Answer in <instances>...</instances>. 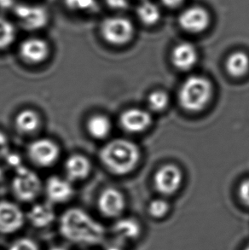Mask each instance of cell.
Segmentation results:
<instances>
[{
  "mask_svg": "<svg viewBox=\"0 0 249 250\" xmlns=\"http://www.w3.org/2000/svg\"><path fill=\"white\" fill-rule=\"evenodd\" d=\"M59 231L71 244L97 246L104 242L106 229L84 210L73 208L62 214Z\"/></svg>",
  "mask_w": 249,
  "mask_h": 250,
  "instance_id": "1",
  "label": "cell"
},
{
  "mask_svg": "<svg viewBox=\"0 0 249 250\" xmlns=\"http://www.w3.org/2000/svg\"><path fill=\"white\" fill-rule=\"evenodd\" d=\"M100 158L110 172L124 175L137 166L140 159V151L134 143L125 139H115L102 149Z\"/></svg>",
  "mask_w": 249,
  "mask_h": 250,
  "instance_id": "2",
  "label": "cell"
},
{
  "mask_svg": "<svg viewBox=\"0 0 249 250\" xmlns=\"http://www.w3.org/2000/svg\"><path fill=\"white\" fill-rule=\"evenodd\" d=\"M212 96V84L208 79L192 76L186 80L179 91V102L188 111L202 110Z\"/></svg>",
  "mask_w": 249,
  "mask_h": 250,
  "instance_id": "3",
  "label": "cell"
},
{
  "mask_svg": "<svg viewBox=\"0 0 249 250\" xmlns=\"http://www.w3.org/2000/svg\"><path fill=\"white\" fill-rule=\"evenodd\" d=\"M102 38L112 45H124L134 36L135 28L131 21L120 16L105 17L100 24Z\"/></svg>",
  "mask_w": 249,
  "mask_h": 250,
  "instance_id": "4",
  "label": "cell"
},
{
  "mask_svg": "<svg viewBox=\"0 0 249 250\" xmlns=\"http://www.w3.org/2000/svg\"><path fill=\"white\" fill-rule=\"evenodd\" d=\"M12 10L17 22L26 30H41L50 21L49 11L42 5L17 3Z\"/></svg>",
  "mask_w": 249,
  "mask_h": 250,
  "instance_id": "5",
  "label": "cell"
},
{
  "mask_svg": "<svg viewBox=\"0 0 249 250\" xmlns=\"http://www.w3.org/2000/svg\"><path fill=\"white\" fill-rule=\"evenodd\" d=\"M15 171L12 189L17 198L22 202L36 199L42 189V183L37 173L25 166Z\"/></svg>",
  "mask_w": 249,
  "mask_h": 250,
  "instance_id": "6",
  "label": "cell"
},
{
  "mask_svg": "<svg viewBox=\"0 0 249 250\" xmlns=\"http://www.w3.org/2000/svg\"><path fill=\"white\" fill-rule=\"evenodd\" d=\"M60 148L50 139H38L28 147L31 161L41 167L54 165L60 157Z\"/></svg>",
  "mask_w": 249,
  "mask_h": 250,
  "instance_id": "7",
  "label": "cell"
},
{
  "mask_svg": "<svg viewBox=\"0 0 249 250\" xmlns=\"http://www.w3.org/2000/svg\"><path fill=\"white\" fill-rule=\"evenodd\" d=\"M26 216L20 207L9 201L0 202V233H17L23 227Z\"/></svg>",
  "mask_w": 249,
  "mask_h": 250,
  "instance_id": "8",
  "label": "cell"
},
{
  "mask_svg": "<svg viewBox=\"0 0 249 250\" xmlns=\"http://www.w3.org/2000/svg\"><path fill=\"white\" fill-rule=\"evenodd\" d=\"M211 21L208 11L199 6L190 7L184 10L179 17V23L184 30L199 34L208 27Z\"/></svg>",
  "mask_w": 249,
  "mask_h": 250,
  "instance_id": "9",
  "label": "cell"
},
{
  "mask_svg": "<svg viewBox=\"0 0 249 250\" xmlns=\"http://www.w3.org/2000/svg\"><path fill=\"white\" fill-rule=\"evenodd\" d=\"M50 51L47 41L39 37L27 38L21 43L19 48L21 58L32 64H40L45 61Z\"/></svg>",
  "mask_w": 249,
  "mask_h": 250,
  "instance_id": "10",
  "label": "cell"
},
{
  "mask_svg": "<svg viewBox=\"0 0 249 250\" xmlns=\"http://www.w3.org/2000/svg\"><path fill=\"white\" fill-rule=\"evenodd\" d=\"M98 204L99 211L104 216L116 218L123 213L125 207V200L118 189L108 188L100 194Z\"/></svg>",
  "mask_w": 249,
  "mask_h": 250,
  "instance_id": "11",
  "label": "cell"
},
{
  "mask_svg": "<svg viewBox=\"0 0 249 250\" xmlns=\"http://www.w3.org/2000/svg\"><path fill=\"white\" fill-rule=\"evenodd\" d=\"M182 172L178 167L167 165L159 169L155 177V185L160 192L171 195L175 192L182 184Z\"/></svg>",
  "mask_w": 249,
  "mask_h": 250,
  "instance_id": "12",
  "label": "cell"
},
{
  "mask_svg": "<svg viewBox=\"0 0 249 250\" xmlns=\"http://www.w3.org/2000/svg\"><path fill=\"white\" fill-rule=\"evenodd\" d=\"M122 127L131 133L144 132L151 124V115L140 108H131L124 111L120 119Z\"/></svg>",
  "mask_w": 249,
  "mask_h": 250,
  "instance_id": "13",
  "label": "cell"
},
{
  "mask_svg": "<svg viewBox=\"0 0 249 250\" xmlns=\"http://www.w3.org/2000/svg\"><path fill=\"white\" fill-rule=\"evenodd\" d=\"M45 191L50 202L53 203H66L74 195V188L70 181L58 176L48 179Z\"/></svg>",
  "mask_w": 249,
  "mask_h": 250,
  "instance_id": "14",
  "label": "cell"
},
{
  "mask_svg": "<svg viewBox=\"0 0 249 250\" xmlns=\"http://www.w3.org/2000/svg\"><path fill=\"white\" fill-rule=\"evenodd\" d=\"M91 171V162L83 155L75 154L69 156L65 163V172L71 181L84 180Z\"/></svg>",
  "mask_w": 249,
  "mask_h": 250,
  "instance_id": "15",
  "label": "cell"
},
{
  "mask_svg": "<svg viewBox=\"0 0 249 250\" xmlns=\"http://www.w3.org/2000/svg\"><path fill=\"white\" fill-rule=\"evenodd\" d=\"M27 219L34 227L44 229L54 223L56 212L49 203H37L28 211Z\"/></svg>",
  "mask_w": 249,
  "mask_h": 250,
  "instance_id": "16",
  "label": "cell"
},
{
  "mask_svg": "<svg viewBox=\"0 0 249 250\" xmlns=\"http://www.w3.org/2000/svg\"><path fill=\"white\" fill-rule=\"evenodd\" d=\"M172 59L173 64L179 69L188 70L197 62V51L191 43L183 42L174 48Z\"/></svg>",
  "mask_w": 249,
  "mask_h": 250,
  "instance_id": "17",
  "label": "cell"
},
{
  "mask_svg": "<svg viewBox=\"0 0 249 250\" xmlns=\"http://www.w3.org/2000/svg\"><path fill=\"white\" fill-rule=\"evenodd\" d=\"M41 117L37 112L32 109L21 111L16 118V126L21 133L31 134L36 132L41 125Z\"/></svg>",
  "mask_w": 249,
  "mask_h": 250,
  "instance_id": "18",
  "label": "cell"
},
{
  "mask_svg": "<svg viewBox=\"0 0 249 250\" xmlns=\"http://www.w3.org/2000/svg\"><path fill=\"white\" fill-rule=\"evenodd\" d=\"M113 231L115 237L121 240H133L139 237L141 233V227L138 221L125 218L118 220L115 224Z\"/></svg>",
  "mask_w": 249,
  "mask_h": 250,
  "instance_id": "19",
  "label": "cell"
},
{
  "mask_svg": "<svg viewBox=\"0 0 249 250\" xmlns=\"http://www.w3.org/2000/svg\"><path fill=\"white\" fill-rule=\"evenodd\" d=\"M87 131L89 134L96 139L107 138L111 132L112 124L110 120L104 115H95L87 122Z\"/></svg>",
  "mask_w": 249,
  "mask_h": 250,
  "instance_id": "20",
  "label": "cell"
},
{
  "mask_svg": "<svg viewBox=\"0 0 249 250\" xmlns=\"http://www.w3.org/2000/svg\"><path fill=\"white\" fill-rule=\"evenodd\" d=\"M226 68L234 77L243 76L249 71V56L243 51L234 52L227 59Z\"/></svg>",
  "mask_w": 249,
  "mask_h": 250,
  "instance_id": "21",
  "label": "cell"
},
{
  "mask_svg": "<svg viewBox=\"0 0 249 250\" xmlns=\"http://www.w3.org/2000/svg\"><path fill=\"white\" fill-rule=\"evenodd\" d=\"M137 14L139 20L147 26H151L158 22L161 18V11L155 3L145 1L138 7Z\"/></svg>",
  "mask_w": 249,
  "mask_h": 250,
  "instance_id": "22",
  "label": "cell"
},
{
  "mask_svg": "<svg viewBox=\"0 0 249 250\" xmlns=\"http://www.w3.org/2000/svg\"><path fill=\"white\" fill-rule=\"evenodd\" d=\"M17 38V28L12 21L0 17V51L10 47Z\"/></svg>",
  "mask_w": 249,
  "mask_h": 250,
  "instance_id": "23",
  "label": "cell"
},
{
  "mask_svg": "<svg viewBox=\"0 0 249 250\" xmlns=\"http://www.w3.org/2000/svg\"><path fill=\"white\" fill-rule=\"evenodd\" d=\"M67 10L75 13L94 14L99 11L98 0H63Z\"/></svg>",
  "mask_w": 249,
  "mask_h": 250,
  "instance_id": "24",
  "label": "cell"
},
{
  "mask_svg": "<svg viewBox=\"0 0 249 250\" xmlns=\"http://www.w3.org/2000/svg\"><path fill=\"white\" fill-rule=\"evenodd\" d=\"M148 102L151 109L155 111H162L168 104V96L164 91H154L149 95Z\"/></svg>",
  "mask_w": 249,
  "mask_h": 250,
  "instance_id": "25",
  "label": "cell"
},
{
  "mask_svg": "<svg viewBox=\"0 0 249 250\" xmlns=\"http://www.w3.org/2000/svg\"><path fill=\"white\" fill-rule=\"evenodd\" d=\"M169 210L168 203L162 199L154 200L148 208V212L151 216L155 218H162L165 216Z\"/></svg>",
  "mask_w": 249,
  "mask_h": 250,
  "instance_id": "26",
  "label": "cell"
},
{
  "mask_svg": "<svg viewBox=\"0 0 249 250\" xmlns=\"http://www.w3.org/2000/svg\"><path fill=\"white\" fill-rule=\"evenodd\" d=\"M7 250H41L35 241L28 237H21L13 242Z\"/></svg>",
  "mask_w": 249,
  "mask_h": 250,
  "instance_id": "27",
  "label": "cell"
},
{
  "mask_svg": "<svg viewBox=\"0 0 249 250\" xmlns=\"http://www.w3.org/2000/svg\"><path fill=\"white\" fill-rule=\"evenodd\" d=\"M4 159L6 161L7 164L10 167H13L15 170H17V168L23 166L22 165L21 157L17 153L10 151V153L4 157Z\"/></svg>",
  "mask_w": 249,
  "mask_h": 250,
  "instance_id": "28",
  "label": "cell"
},
{
  "mask_svg": "<svg viewBox=\"0 0 249 250\" xmlns=\"http://www.w3.org/2000/svg\"><path fill=\"white\" fill-rule=\"evenodd\" d=\"M10 151L9 139L3 132L0 131V158H4Z\"/></svg>",
  "mask_w": 249,
  "mask_h": 250,
  "instance_id": "29",
  "label": "cell"
},
{
  "mask_svg": "<svg viewBox=\"0 0 249 250\" xmlns=\"http://www.w3.org/2000/svg\"><path fill=\"white\" fill-rule=\"evenodd\" d=\"M106 5L114 10H124L128 7V0H104Z\"/></svg>",
  "mask_w": 249,
  "mask_h": 250,
  "instance_id": "30",
  "label": "cell"
},
{
  "mask_svg": "<svg viewBox=\"0 0 249 250\" xmlns=\"http://www.w3.org/2000/svg\"><path fill=\"white\" fill-rule=\"evenodd\" d=\"M239 194L243 203L249 206V179L243 181L240 186Z\"/></svg>",
  "mask_w": 249,
  "mask_h": 250,
  "instance_id": "31",
  "label": "cell"
},
{
  "mask_svg": "<svg viewBox=\"0 0 249 250\" xmlns=\"http://www.w3.org/2000/svg\"><path fill=\"white\" fill-rule=\"evenodd\" d=\"M15 0H0V9L1 10H10L13 9L17 4Z\"/></svg>",
  "mask_w": 249,
  "mask_h": 250,
  "instance_id": "32",
  "label": "cell"
},
{
  "mask_svg": "<svg viewBox=\"0 0 249 250\" xmlns=\"http://www.w3.org/2000/svg\"><path fill=\"white\" fill-rule=\"evenodd\" d=\"M162 3L169 8L178 7L184 2V0H162Z\"/></svg>",
  "mask_w": 249,
  "mask_h": 250,
  "instance_id": "33",
  "label": "cell"
},
{
  "mask_svg": "<svg viewBox=\"0 0 249 250\" xmlns=\"http://www.w3.org/2000/svg\"><path fill=\"white\" fill-rule=\"evenodd\" d=\"M104 250H124L121 245H117V244H114V245H109L108 247L106 248Z\"/></svg>",
  "mask_w": 249,
  "mask_h": 250,
  "instance_id": "34",
  "label": "cell"
},
{
  "mask_svg": "<svg viewBox=\"0 0 249 250\" xmlns=\"http://www.w3.org/2000/svg\"><path fill=\"white\" fill-rule=\"evenodd\" d=\"M49 250H67V248L63 247V246H53V247H51V249Z\"/></svg>",
  "mask_w": 249,
  "mask_h": 250,
  "instance_id": "35",
  "label": "cell"
},
{
  "mask_svg": "<svg viewBox=\"0 0 249 250\" xmlns=\"http://www.w3.org/2000/svg\"><path fill=\"white\" fill-rule=\"evenodd\" d=\"M3 176H4V171H3V167L0 166V180L3 179Z\"/></svg>",
  "mask_w": 249,
  "mask_h": 250,
  "instance_id": "36",
  "label": "cell"
},
{
  "mask_svg": "<svg viewBox=\"0 0 249 250\" xmlns=\"http://www.w3.org/2000/svg\"><path fill=\"white\" fill-rule=\"evenodd\" d=\"M249 250V246H248V247L246 248V249H245V250Z\"/></svg>",
  "mask_w": 249,
  "mask_h": 250,
  "instance_id": "37",
  "label": "cell"
}]
</instances>
